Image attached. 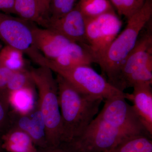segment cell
I'll list each match as a JSON object with an SVG mask.
<instances>
[{
  "instance_id": "1",
  "label": "cell",
  "mask_w": 152,
  "mask_h": 152,
  "mask_svg": "<svg viewBox=\"0 0 152 152\" xmlns=\"http://www.w3.org/2000/svg\"><path fill=\"white\" fill-rule=\"evenodd\" d=\"M62 141L71 142L83 132L98 113L103 99L81 92L57 75Z\"/></svg>"
},
{
  "instance_id": "2",
  "label": "cell",
  "mask_w": 152,
  "mask_h": 152,
  "mask_svg": "<svg viewBox=\"0 0 152 152\" xmlns=\"http://www.w3.org/2000/svg\"><path fill=\"white\" fill-rule=\"evenodd\" d=\"M30 71L38 90V105L45 125L48 147L56 146L62 142L56 80L54 77L53 71L46 66H39Z\"/></svg>"
},
{
  "instance_id": "3",
  "label": "cell",
  "mask_w": 152,
  "mask_h": 152,
  "mask_svg": "<svg viewBox=\"0 0 152 152\" xmlns=\"http://www.w3.org/2000/svg\"><path fill=\"white\" fill-rule=\"evenodd\" d=\"M152 15V0H145L142 7L128 19L124 31L115 39L99 64L103 73L113 85L118 71L126 57L134 47L141 31Z\"/></svg>"
},
{
  "instance_id": "4",
  "label": "cell",
  "mask_w": 152,
  "mask_h": 152,
  "mask_svg": "<svg viewBox=\"0 0 152 152\" xmlns=\"http://www.w3.org/2000/svg\"><path fill=\"white\" fill-rule=\"evenodd\" d=\"M50 68L61 76L76 89L86 94L101 98L104 100L118 96H126L121 91L97 72L90 65L73 67H60L52 64L46 58L42 66Z\"/></svg>"
},
{
  "instance_id": "5",
  "label": "cell",
  "mask_w": 152,
  "mask_h": 152,
  "mask_svg": "<svg viewBox=\"0 0 152 152\" xmlns=\"http://www.w3.org/2000/svg\"><path fill=\"white\" fill-rule=\"evenodd\" d=\"M140 134H143L115 127L96 117L71 142L79 152H104L112 151L126 139Z\"/></svg>"
},
{
  "instance_id": "6",
  "label": "cell",
  "mask_w": 152,
  "mask_h": 152,
  "mask_svg": "<svg viewBox=\"0 0 152 152\" xmlns=\"http://www.w3.org/2000/svg\"><path fill=\"white\" fill-rule=\"evenodd\" d=\"M85 20L87 45L99 64L118 35L122 23L115 11L96 18H85Z\"/></svg>"
},
{
  "instance_id": "7",
  "label": "cell",
  "mask_w": 152,
  "mask_h": 152,
  "mask_svg": "<svg viewBox=\"0 0 152 152\" xmlns=\"http://www.w3.org/2000/svg\"><path fill=\"white\" fill-rule=\"evenodd\" d=\"M19 17L0 12V40L26 54L39 66L45 57L38 50L34 42L32 26Z\"/></svg>"
},
{
  "instance_id": "8",
  "label": "cell",
  "mask_w": 152,
  "mask_h": 152,
  "mask_svg": "<svg viewBox=\"0 0 152 152\" xmlns=\"http://www.w3.org/2000/svg\"><path fill=\"white\" fill-rule=\"evenodd\" d=\"M126 96H118L105 100L98 118L111 126L150 136L136 114L132 106L126 100Z\"/></svg>"
},
{
  "instance_id": "9",
  "label": "cell",
  "mask_w": 152,
  "mask_h": 152,
  "mask_svg": "<svg viewBox=\"0 0 152 152\" xmlns=\"http://www.w3.org/2000/svg\"><path fill=\"white\" fill-rule=\"evenodd\" d=\"M151 62H152V37L151 35L146 34L137 41L124 60L113 85L121 91L122 86L129 76Z\"/></svg>"
},
{
  "instance_id": "10",
  "label": "cell",
  "mask_w": 152,
  "mask_h": 152,
  "mask_svg": "<svg viewBox=\"0 0 152 152\" xmlns=\"http://www.w3.org/2000/svg\"><path fill=\"white\" fill-rule=\"evenodd\" d=\"M46 27L64 36L71 42L87 45L85 18L77 4L64 16L47 22Z\"/></svg>"
},
{
  "instance_id": "11",
  "label": "cell",
  "mask_w": 152,
  "mask_h": 152,
  "mask_svg": "<svg viewBox=\"0 0 152 152\" xmlns=\"http://www.w3.org/2000/svg\"><path fill=\"white\" fill-rule=\"evenodd\" d=\"M32 31L36 48L49 60H53L58 56L72 42L48 28L32 26Z\"/></svg>"
},
{
  "instance_id": "12",
  "label": "cell",
  "mask_w": 152,
  "mask_h": 152,
  "mask_svg": "<svg viewBox=\"0 0 152 152\" xmlns=\"http://www.w3.org/2000/svg\"><path fill=\"white\" fill-rule=\"evenodd\" d=\"M151 83L137 84L133 87L132 94L126 93V99L132 101V106L142 124L150 135H152Z\"/></svg>"
},
{
  "instance_id": "13",
  "label": "cell",
  "mask_w": 152,
  "mask_h": 152,
  "mask_svg": "<svg viewBox=\"0 0 152 152\" xmlns=\"http://www.w3.org/2000/svg\"><path fill=\"white\" fill-rule=\"evenodd\" d=\"M49 61L60 67L68 68L80 65H90L96 61L88 46L72 42L56 58Z\"/></svg>"
},
{
  "instance_id": "14",
  "label": "cell",
  "mask_w": 152,
  "mask_h": 152,
  "mask_svg": "<svg viewBox=\"0 0 152 152\" xmlns=\"http://www.w3.org/2000/svg\"><path fill=\"white\" fill-rule=\"evenodd\" d=\"M3 151L7 152H33L37 150L30 136L26 132L11 127L1 138Z\"/></svg>"
},
{
  "instance_id": "15",
  "label": "cell",
  "mask_w": 152,
  "mask_h": 152,
  "mask_svg": "<svg viewBox=\"0 0 152 152\" xmlns=\"http://www.w3.org/2000/svg\"><path fill=\"white\" fill-rule=\"evenodd\" d=\"M14 10L19 18L46 26L47 21L42 14L39 0H14Z\"/></svg>"
},
{
  "instance_id": "16",
  "label": "cell",
  "mask_w": 152,
  "mask_h": 152,
  "mask_svg": "<svg viewBox=\"0 0 152 152\" xmlns=\"http://www.w3.org/2000/svg\"><path fill=\"white\" fill-rule=\"evenodd\" d=\"M9 102L13 110L22 114L29 113L36 107L34 88H26L10 93Z\"/></svg>"
},
{
  "instance_id": "17",
  "label": "cell",
  "mask_w": 152,
  "mask_h": 152,
  "mask_svg": "<svg viewBox=\"0 0 152 152\" xmlns=\"http://www.w3.org/2000/svg\"><path fill=\"white\" fill-rule=\"evenodd\" d=\"M31 120L28 134L32 140L35 146L39 149L47 148L45 125L38 104L31 112Z\"/></svg>"
},
{
  "instance_id": "18",
  "label": "cell",
  "mask_w": 152,
  "mask_h": 152,
  "mask_svg": "<svg viewBox=\"0 0 152 152\" xmlns=\"http://www.w3.org/2000/svg\"><path fill=\"white\" fill-rule=\"evenodd\" d=\"M86 18H92L114 11L109 0H79L77 4Z\"/></svg>"
},
{
  "instance_id": "19",
  "label": "cell",
  "mask_w": 152,
  "mask_h": 152,
  "mask_svg": "<svg viewBox=\"0 0 152 152\" xmlns=\"http://www.w3.org/2000/svg\"><path fill=\"white\" fill-rule=\"evenodd\" d=\"M113 152H152V142L148 135H137L122 142Z\"/></svg>"
},
{
  "instance_id": "20",
  "label": "cell",
  "mask_w": 152,
  "mask_h": 152,
  "mask_svg": "<svg viewBox=\"0 0 152 152\" xmlns=\"http://www.w3.org/2000/svg\"><path fill=\"white\" fill-rule=\"evenodd\" d=\"M23 53L18 49L6 45L0 50V66L13 71L25 68Z\"/></svg>"
},
{
  "instance_id": "21",
  "label": "cell",
  "mask_w": 152,
  "mask_h": 152,
  "mask_svg": "<svg viewBox=\"0 0 152 152\" xmlns=\"http://www.w3.org/2000/svg\"><path fill=\"white\" fill-rule=\"evenodd\" d=\"M35 86L30 71L26 68L14 71L7 84L6 95L9 99L10 93L26 88H34Z\"/></svg>"
},
{
  "instance_id": "22",
  "label": "cell",
  "mask_w": 152,
  "mask_h": 152,
  "mask_svg": "<svg viewBox=\"0 0 152 152\" xmlns=\"http://www.w3.org/2000/svg\"><path fill=\"white\" fill-rule=\"evenodd\" d=\"M144 83H152V62L134 72L129 76L122 86L121 91L137 84Z\"/></svg>"
},
{
  "instance_id": "23",
  "label": "cell",
  "mask_w": 152,
  "mask_h": 152,
  "mask_svg": "<svg viewBox=\"0 0 152 152\" xmlns=\"http://www.w3.org/2000/svg\"><path fill=\"white\" fill-rule=\"evenodd\" d=\"M120 15L128 19L142 7L145 0H109Z\"/></svg>"
},
{
  "instance_id": "24",
  "label": "cell",
  "mask_w": 152,
  "mask_h": 152,
  "mask_svg": "<svg viewBox=\"0 0 152 152\" xmlns=\"http://www.w3.org/2000/svg\"><path fill=\"white\" fill-rule=\"evenodd\" d=\"M77 1V0H51L48 14L50 16L48 22L65 15L75 7Z\"/></svg>"
},
{
  "instance_id": "25",
  "label": "cell",
  "mask_w": 152,
  "mask_h": 152,
  "mask_svg": "<svg viewBox=\"0 0 152 152\" xmlns=\"http://www.w3.org/2000/svg\"><path fill=\"white\" fill-rule=\"evenodd\" d=\"M10 105L8 100L0 94V137L12 126Z\"/></svg>"
},
{
  "instance_id": "26",
  "label": "cell",
  "mask_w": 152,
  "mask_h": 152,
  "mask_svg": "<svg viewBox=\"0 0 152 152\" xmlns=\"http://www.w3.org/2000/svg\"><path fill=\"white\" fill-rule=\"evenodd\" d=\"M40 152H79L72 142H63L58 145L39 149Z\"/></svg>"
},
{
  "instance_id": "27",
  "label": "cell",
  "mask_w": 152,
  "mask_h": 152,
  "mask_svg": "<svg viewBox=\"0 0 152 152\" xmlns=\"http://www.w3.org/2000/svg\"><path fill=\"white\" fill-rule=\"evenodd\" d=\"M14 71L0 66V94H2L8 100L6 95V90L8 83Z\"/></svg>"
},
{
  "instance_id": "28",
  "label": "cell",
  "mask_w": 152,
  "mask_h": 152,
  "mask_svg": "<svg viewBox=\"0 0 152 152\" xmlns=\"http://www.w3.org/2000/svg\"><path fill=\"white\" fill-rule=\"evenodd\" d=\"M0 12L10 15L15 14L14 0H0Z\"/></svg>"
},
{
  "instance_id": "29",
  "label": "cell",
  "mask_w": 152,
  "mask_h": 152,
  "mask_svg": "<svg viewBox=\"0 0 152 152\" xmlns=\"http://www.w3.org/2000/svg\"><path fill=\"white\" fill-rule=\"evenodd\" d=\"M51 0H39L42 14L46 20L48 14L49 6Z\"/></svg>"
},
{
  "instance_id": "30",
  "label": "cell",
  "mask_w": 152,
  "mask_h": 152,
  "mask_svg": "<svg viewBox=\"0 0 152 152\" xmlns=\"http://www.w3.org/2000/svg\"><path fill=\"white\" fill-rule=\"evenodd\" d=\"M4 151H3L2 148L1 147V144H0V152H3Z\"/></svg>"
},
{
  "instance_id": "31",
  "label": "cell",
  "mask_w": 152,
  "mask_h": 152,
  "mask_svg": "<svg viewBox=\"0 0 152 152\" xmlns=\"http://www.w3.org/2000/svg\"><path fill=\"white\" fill-rule=\"evenodd\" d=\"M34 152H40L39 151V150H36V151H35Z\"/></svg>"
},
{
  "instance_id": "32",
  "label": "cell",
  "mask_w": 152,
  "mask_h": 152,
  "mask_svg": "<svg viewBox=\"0 0 152 152\" xmlns=\"http://www.w3.org/2000/svg\"><path fill=\"white\" fill-rule=\"evenodd\" d=\"M113 152V150H112V151H106V152Z\"/></svg>"
},
{
  "instance_id": "33",
  "label": "cell",
  "mask_w": 152,
  "mask_h": 152,
  "mask_svg": "<svg viewBox=\"0 0 152 152\" xmlns=\"http://www.w3.org/2000/svg\"><path fill=\"white\" fill-rule=\"evenodd\" d=\"M2 48H1V44H0V50H1V49Z\"/></svg>"
},
{
  "instance_id": "34",
  "label": "cell",
  "mask_w": 152,
  "mask_h": 152,
  "mask_svg": "<svg viewBox=\"0 0 152 152\" xmlns=\"http://www.w3.org/2000/svg\"><path fill=\"white\" fill-rule=\"evenodd\" d=\"M0 143L1 144V137H0Z\"/></svg>"
}]
</instances>
